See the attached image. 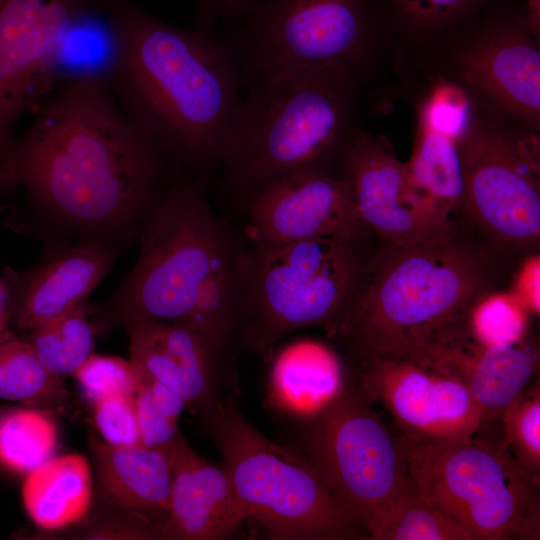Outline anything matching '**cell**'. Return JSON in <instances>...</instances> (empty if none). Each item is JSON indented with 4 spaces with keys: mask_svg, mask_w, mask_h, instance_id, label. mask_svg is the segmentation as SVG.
I'll return each mask as SVG.
<instances>
[{
    "mask_svg": "<svg viewBox=\"0 0 540 540\" xmlns=\"http://www.w3.org/2000/svg\"><path fill=\"white\" fill-rule=\"evenodd\" d=\"M95 336L85 304L33 328L25 340L44 366L62 377L73 375L93 353Z\"/></svg>",
    "mask_w": 540,
    "mask_h": 540,
    "instance_id": "83f0119b",
    "label": "cell"
},
{
    "mask_svg": "<svg viewBox=\"0 0 540 540\" xmlns=\"http://www.w3.org/2000/svg\"><path fill=\"white\" fill-rule=\"evenodd\" d=\"M95 425L106 443L141 445L134 396L116 395L91 405Z\"/></svg>",
    "mask_w": 540,
    "mask_h": 540,
    "instance_id": "d6a6232c",
    "label": "cell"
},
{
    "mask_svg": "<svg viewBox=\"0 0 540 540\" xmlns=\"http://www.w3.org/2000/svg\"><path fill=\"white\" fill-rule=\"evenodd\" d=\"M376 540H472L469 534L432 503L416 483Z\"/></svg>",
    "mask_w": 540,
    "mask_h": 540,
    "instance_id": "f546056e",
    "label": "cell"
},
{
    "mask_svg": "<svg viewBox=\"0 0 540 540\" xmlns=\"http://www.w3.org/2000/svg\"><path fill=\"white\" fill-rule=\"evenodd\" d=\"M122 249L96 241H78L49 250L23 273L9 271L1 282L7 316L22 331L86 304L109 273Z\"/></svg>",
    "mask_w": 540,
    "mask_h": 540,
    "instance_id": "e0dca14e",
    "label": "cell"
},
{
    "mask_svg": "<svg viewBox=\"0 0 540 540\" xmlns=\"http://www.w3.org/2000/svg\"><path fill=\"white\" fill-rule=\"evenodd\" d=\"M0 166L21 188L49 250L96 241L122 250L177 168L129 120L101 74L69 77L32 113Z\"/></svg>",
    "mask_w": 540,
    "mask_h": 540,
    "instance_id": "6da1fadb",
    "label": "cell"
},
{
    "mask_svg": "<svg viewBox=\"0 0 540 540\" xmlns=\"http://www.w3.org/2000/svg\"><path fill=\"white\" fill-rule=\"evenodd\" d=\"M249 241H353L368 230L345 173L306 172L271 182L242 205Z\"/></svg>",
    "mask_w": 540,
    "mask_h": 540,
    "instance_id": "2e32d148",
    "label": "cell"
},
{
    "mask_svg": "<svg viewBox=\"0 0 540 540\" xmlns=\"http://www.w3.org/2000/svg\"><path fill=\"white\" fill-rule=\"evenodd\" d=\"M530 313L510 291H489L472 306L468 333L482 345H509L527 338Z\"/></svg>",
    "mask_w": 540,
    "mask_h": 540,
    "instance_id": "f1b7e54d",
    "label": "cell"
},
{
    "mask_svg": "<svg viewBox=\"0 0 540 540\" xmlns=\"http://www.w3.org/2000/svg\"><path fill=\"white\" fill-rule=\"evenodd\" d=\"M52 414L35 409H6L0 416V463L28 474L53 457L58 436Z\"/></svg>",
    "mask_w": 540,
    "mask_h": 540,
    "instance_id": "4316f807",
    "label": "cell"
},
{
    "mask_svg": "<svg viewBox=\"0 0 540 540\" xmlns=\"http://www.w3.org/2000/svg\"><path fill=\"white\" fill-rule=\"evenodd\" d=\"M531 314L540 312V256L527 257L517 270L509 290Z\"/></svg>",
    "mask_w": 540,
    "mask_h": 540,
    "instance_id": "d590c367",
    "label": "cell"
},
{
    "mask_svg": "<svg viewBox=\"0 0 540 540\" xmlns=\"http://www.w3.org/2000/svg\"><path fill=\"white\" fill-rule=\"evenodd\" d=\"M399 439L418 488L472 540L539 539V482L501 441L478 435L447 443L402 433Z\"/></svg>",
    "mask_w": 540,
    "mask_h": 540,
    "instance_id": "9c48e42d",
    "label": "cell"
},
{
    "mask_svg": "<svg viewBox=\"0 0 540 540\" xmlns=\"http://www.w3.org/2000/svg\"><path fill=\"white\" fill-rule=\"evenodd\" d=\"M130 361L176 392L201 416L220 399L217 363L222 353L199 331L179 323L127 322Z\"/></svg>",
    "mask_w": 540,
    "mask_h": 540,
    "instance_id": "d6986e66",
    "label": "cell"
},
{
    "mask_svg": "<svg viewBox=\"0 0 540 540\" xmlns=\"http://www.w3.org/2000/svg\"><path fill=\"white\" fill-rule=\"evenodd\" d=\"M415 191L451 221L462 212L464 176L458 140L415 115L413 150L405 163Z\"/></svg>",
    "mask_w": 540,
    "mask_h": 540,
    "instance_id": "cb8c5ba5",
    "label": "cell"
},
{
    "mask_svg": "<svg viewBox=\"0 0 540 540\" xmlns=\"http://www.w3.org/2000/svg\"><path fill=\"white\" fill-rule=\"evenodd\" d=\"M396 80L440 76L517 124L540 131V38L524 0H489L469 25L428 52L394 60Z\"/></svg>",
    "mask_w": 540,
    "mask_h": 540,
    "instance_id": "30bf717a",
    "label": "cell"
},
{
    "mask_svg": "<svg viewBox=\"0 0 540 540\" xmlns=\"http://www.w3.org/2000/svg\"><path fill=\"white\" fill-rule=\"evenodd\" d=\"M90 405L116 395L134 396L137 373L132 362L92 353L73 374Z\"/></svg>",
    "mask_w": 540,
    "mask_h": 540,
    "instance_id": "1f68e13d",
    "label": "cell"
},
{
    "mask_svg": "<svg viewBox=\"0 0 540 540\" xmlns=\"http://www.w3.org/2000/svg\"><path fill=\"white\" fill-rule=\"evenodd\" d=\"M134 404L141 445L163 449L176 439L180 433L177 422L159 410L148 391L139 383L134 394Z\"/></svg>",
    "mask_w": 540,
    "mask_h": 540,
    "instance_id": "836d02e7",
    "label": "cell"
},
{
    "mask_svg": "<svg viewBox=\"0 0 540 540\" xmlns=\"http://www.w3.org/2000/svg\"><path fill=\"white\" fill-rule=\"evenodd\" d=\"M244 92L218 161L223 189L240 205L288 176L343 174L363 119L383 101L381 90L337 66L279 72Z\"/></svg>",
    "mask_w": 540,
    "mask_h": 540,
    "instance_id": "5b68a950",
    "label": "cell"
},
{
    "mask_svg": "<svg viewBox=\"0 0 540 540\" xmlns=\"http://www.w3.org/2000/svg\"><path fill=\"white\" fill-rule=\"evenodd\" d=\"M524 4L530 28L540 38V0H524Z\"/></svg>",
    "mask_w": 540,
    "mask_h": 540,
    "instance_id": "74e56055",
    "label": "cell"
},
{
    "mask_svg": "<svg viewBox=\"0 0 540 540\" xmlns=\"http://www.w3.org/2000/svg\"><path fill=\"white\" fill-rule=\"evenodd\" d=\"M202 419L248 519L257 520L271 539L368 538L309 459L262 435L235 394L220 397Z\"/></svg>",
    "mask_w": 540,
    "mask_h": 540,
    "instance_id": "ba28073f",
    "label": "cell"
},
{
    "mask_svg": "<svg viewBox=\"0 0 540 540\" xmlns=\"http://www.w3.org/2000/svg\"><path fill=\"white\" fill-rule=\"evenodd\" d=\"M497 248L461 226L424 242L385 244L333 337L360 363L370 358L425 362L468 334L475 302L500 276Z\"/></svg>",
    "mask_w": 540,
    "mask_h": 540,
    "instance_id": "277c9868",
    "label": "cell"
},
{
    "mask_svg": "<svg viewBox=\"0 0 540 540\" xmlns=\"http://www.w3.org/2000/svg\"><path fill=\"white\" fill-rule=\"evenodd\" d=\"M358 388L343 386L313 417L303 454L365 529L368 539L395 516L415 482L399 435Z\"/></svg>",
    "mask_w": 540,
    "mask_h": 540,
    "instance_id": "8fae6325",
    "label": "cell"
},
{
    "mask_svg": "<svg viewBox=\"0 0 540 540\" xmlns=\"http://www.w3.org/2000/svg\"><path fill=\"white\" fill-rule=\"evenodd\" d=\"M271 361V398L294 416L313 417L343 386L338 358L320 342H291L275 352Z\"/></svg>",
    "mask_w": 540,
    "mask_h": 540,
    "instance_id": "7402d4cb",
    "label": "cell"
},
{
    "mask_svg": "<svg viewBox=\"0 0 540 540\" xmlns=\"http://www.w3.org/2000/svg\"><path fill=\"white\" fill-rule=\"evenodd\" d=\"M99 0H0V166L21 120L55 89L70 34Z\"/></svg>",
    "mask_w": 540,
    "mask_h": 540,
    "instance_id": "4fadbf2b",
    "label": "cell"
},
{
    "mask_svg": "<svg viewBox=\"0 0 540 540\" xmlns=\"http://www.w3.org/2000/svg\"><path fill=\"white\" fill-rule=\"evenodd\" d=\"M8 318L6 309V300L2 284L0 283V338L3 334L5 320Z\"/></svg>",
    "mask_w": 540,
    "mask_h": 540,
    "instance_id": "f35d334b",
    "label": "cell"
},
{
    "mask_svg": "<svg viewBox=\"0 0 540 540\" xmlns=\"http://www.w3.org/2000/svg\"><path fill=\"white\" fill-rule=\"evenodd\" d=\"M6 409H4L2 406H0V416L3 414V412L5 411Z\"/></svg>",
    "mask_w": 540,
    "mask_h": 540,
    "instance_id": "ab89813d",
    "label": "cell"
},
{
    "mask_svg": "<svg viewBox=\"0 0 540 540\" xmlns=\"http://www.w3.org/2000/svg\"><path fill=\"white\" fill-rule=\"evenodd\" d=\"M395 31L394 60L416 58L469 25L489 0H386Z\"/></svg>",
    "mask_w": 540,
    "mask_h": 540,
    "instance_id": "d4e9b609",
    "label": "cell"
},
{
    "mask_svg": "<svg viewBox=\"0 0 540 540\" xmlns=\"http://www.w3.org/2000/svg\"><path fill=\"white\" fill-rule=\"evenodd\" d=\"M138 242L135 265L94 312L95 334L137 319L172 322L223 352L238 324L247 243L214 212L205 179L176 169Z\"/></svg>",
    "mask_w": 540,
    "mask_h": 540,
    "instance_id": "3957f363",
    "label": "cell"
},
{
    "mask_svg": "<svg viewBox=\"0 0 540 540\" xmlns=\"http://www.w3.org/2000/svg\"><path fill=\"white\" fill-rule=\"evenodd\" d=\"M421 366L460 381L487 423L501 418L536 377L539 352L527 338L515 344L488 346L468 333L435 351Z\"/></svg>",
    "mask_w": 540,
    "mask_h": 540,
    "instance_id": "ffe728a7",
    "label": "cell"
},
{
    "mask_svg": "<svg viewBox=\"0 0 540 540\" xmlns=\"http://www.w3.org/2000/svg\"><path fill=\"white\" fill-rule=\"evenodd\" d=\"M257 0H194L193 27L206 32H217L234 21Z\"/></svg>",
    "mask_w": 540,
    "mask_h": 540,
    "instance_id": "e575fe53",
    "label": "cell"
},
{
    "mask_svg": "<svg viewBox=\"0 0 540 540\" xmlns=\"http://www.w3.org/2000/svg\"><path fill=\"white\" fill-rule=\"evenodd\" d=\"M135 369L138 383L145 387L155 405L168 418L177 422L181 412L186 406L185 401L164 383L143 373L136 367Z\"/></svg>",
    "mask_w": 540,
    "mask_h": 540,
    "instance_id": "8d00e7d4",
    "label": "cell"
},
{
    "mask_svg": "<svg viewBox=\"0 0 540 540\" xmlns=\"http://www.w3.org/2000/svg\"><path fill=\"white\" fill-rule=\"evenodd\" d=\"M359 387L393 416L402 434L457 443L480 435L483 413L457 379L408 360L360 362Z\"/></svg>",
    "mask_w": 540,
    "mask_h": 540,
    "instance_id": "5bb4252c",
    "label": "cell"
},
{
    "mask_svg": "<svg viewBox=\"0 0 540 540\" xmlns=\"http://www.w3.org/2000/svg\"><path fill=\"white\" fill-rule=\"evenodd\" d=\"M344 173L362 223L385 244L430 241L460 226L415 191L405 163L382 136L361 128L347 150Z\"/></svg>",
    "mask_w": 540,
    "mask_h": 540,
    "instance_id": "9a60e30c",
    "label": "cell"
},
{
    "mask_svg": "<svg viewBox=\"0 0 540 540\" xmlns=\"http://www.w3.org/2000/svg\"><path fill=\"white\" fill-rule=\"evenodd\" d=\"M538 134L473 100L458 140L462 212L484 239L502 249H530L539 242Z\"/></svg>",
    "mask_w": 540,
    "mask_h": 540,
    "instance_id": "7c38bea8",
    "label": "cell"
},
{
    "mask_svg": "<svg viewBox=\"0 0 540 540\" xmlns=\"http://www.w3.org/2000/svg\"><path fill=\"white\" fill-rule=\"evenodd\" d=\"M0 399L50 414L66 412L69 403L61 377L44 366L26 340L16 338L0 343Z\"/></svg>",
    "mask_w": 540,
    "mask_h": 540,
    "instance_id": "484cf974",
    "label": "cell"
},
{
    "mask_svg": "<svg viewBox=\"0 0 540 540\" xmlns=\"http://www.w3.org/2000/svg\"><path fill=\"white\" fill-rule=\"evenodd\" d=\"M502 446L532 480H540L539 385L524 390L501 416Z\"/></svg>",
    "mask_w": 540,
    "mask_h": 540,
    "instance_id": "4dcf8cb0",
    "label": "cell"
},
{
    "mask_svg": "<svg viewBox=\"0 0 540 540\" xmlns=\"http://www.w3.org/2000/svg\"><path fill=\"white\" fill-rule=\"evenodd\" d=\"M89 444L103 493L117 506L167 514L172 468L165 448L113 446L94 434Z\"/></svg>",
    "mask_w": 540,
    "mask_h": 540,
    "instance_id": "44dd1931",
    "label": "cell"
},
{
    "mask_svg": "<svg viewBox=\"0 0 540 540\" xmlns=\"http://www.w3.org/2000/svg\"><path fill=\"white\" fill-rule=\"evenodd\" d=\"M99 6L117 103L175 168L205 179L243 99L234 50L222 34L175 26L131 0Z\"/></svg>",
    "mask_w": 540,
    "mask_h": 540,
    "instance_id": "7a4b0ae2",
    "label": "cell"
},
{
    "mask_svg": "<svg viewBox=\"0 0 540 540\" xmlns=\"http://www.w3.org/2000/svg\"><path fill=\"white\" fill-rule=\"evenodd\" d=\"M0 190H2L1 185H0Z\"/></svg>",
    "mask_w": 540,
    "mask_h": 540,
    "instance_id": "60d3db41",
    "label": "cell"
},
{
    "mask_svg": "<svg viewBox=\"0 0 540 540\" xmlns=\"http://www.w3.org/2000/svg\"><path fill=\"white\" fill-rule=\"evenodd\" d=\"M165 449L172 468V487L158 538L213 540L230 536L248 516L225 469L200 456L181 433Z\"/></svg>",
    "mask_w": 540,
    "mask_h": 540,
    "instance_id": "ac0fdd59",
    "label": "cell"
},
{
    "mask_svg": "<svg viewBox=\"0 0 540 540\" xmlns=\"http://www.w3.org/2000/svg\"><path fill=\"white\" fill-rule=\"evenodd\" d=\"M366 238L249 241L240 271L235 337L264 361L287 334L321 326L333 337L365 280Z\"/></svg>",
    "mask_w": 540,
    "mask_h": 540,
    "instance_id": "52a82bcc",
    "label": "cell"
},
{
    "mask_svg": "<svg viewBox=\"0 0 540 540\" xmlns=\"http://www.w3.org/2000/svg\"><path fill=\"white\" fill-rule=\"evenodd\" d=\"M92 494L89 463L77 453L50 458L27 474L22 487L27 514L47 530L81 520L90 508Z\"/></svg>",
    "mask_w": 540,
    "mask_h": 540,
    "instance_id": "603a6c76",
    "label": "cell"
},
{
    "mask_svg": "<svg viewBox=\"0 0 540 540\" xmlns=\"http://www.w3.org/2000/svg\"><path fill=\"white\" fill-rule=\"evenodd\" d=\"M243 89L273 74L321 66L385 90L395 31L386 0H257L223 27Z\"/></svg>",
    "mask_w": 540,
    "mask_h": 540,
    "instance_id": "8992f818",
    "label": "cell"
}]
</instances>
